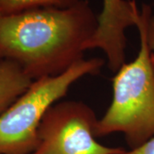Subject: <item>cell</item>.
Segmentation results:
<instances>
[{"instance_id": "cell-1", "label": "cell", "mask_w": 154, "mask_h": 154, "mask_svg": "<svg viewBox=\"0 0 154 154\" xmlns=\"http://www.w3.org/2000/svg\"><path fill=\"white\" fill-rule=\"evenodd\" d=\"M97 27L86 0L0 15V61L17 63L33 81L59 75L82 60Z\"/></svg>"}, {"instance_id": "cell-2", "label": "cell", "mask_w": 154, "mask_h": 154, "mask_svg": "<svg viewBox=\"0 0 154 154\" xmlns=\"http://www.w3.org/2000/svg\"><path fill=\"white\" fill-rule=\"evenodd\" d=\"M136 27L140 40L137 57L116 72L111 104L94 128L95 137L122 133L131 149L154 136V56L147 45L144 6Z\"/></svg>"}, {"instance_id": "cell-3", "label": "cell", "mask_w": 154, "mask_h": 154, "mask_svg": "<svg viewBox=\"0 0 154 154\" xmlns=\"http://www.w3.org/2000/svg\"><path fill=\"white\" fill-rule=\"evenodd\" d=\"M103 65L101 58H83L59 75L33 81L0 115V154L32 153L38 146L40 122L50 107L79 79L97 74Z\"/></svg>"}, {"instance_id": "cell-4", "label": "cell", "mask_w": 154, "mask_h": 154, "mask_svg": "<svg viewBox=\"0 0 154 154\" xmlns=\"http://www.w3.org/2000/svg\"><path fill=\"white\" fill-rule=\"evenodd\" d=\"M98 122L92 108L80 101L56 103L46 111L38 130V142L31 154H119L124 150L99 143Z\"/></svg>"}, {"instance_id": "cell-5", "label": "cell", "mask_w": 154, "mask_h": 154, "mask_svg": "<svg viewBox=\"0 0 154 154\" xmlns=\"http://www.w3.org/2000/svg\"><path fill=\"white\" fill-rule=\"evenodd\" d=\"M140 15L134 0H103L98 27L88 49L102 50L111 71L116 72L125 63V32L128 28L137 25Z\"/></svg>"}, {"instance_id": "cell-6", "label": "cell", "mask_w": 154, "mask_h": 154, "mask_svg": "<svg viewBox=\"0 0 154 154\" xmlns=\"http://www.w3.org/2000/svg\"><path fill=\"white\" fill-rule=\"evenodd\" d=\"M33 82L17 63L0 61V115L28 90Z\"/></svg>"}, {"instance_id": "cell-7", "label": "cell", "mask_w": 154, "mask_h": 154, "mask_svg": "<svg viewBox=\"0 0 154 154\" xmlns=\"http://www.w3.org/2000/svg\"><path fill=\"white\" fill-rule=\"evenodd\" d=\"M80 0H0V15L14 14L36 8L66 9Z\"/></svg>"}, {"instance_id": "cell-8", "label": "cell", "mask_w": 154, "mask_h": 154, "mask_svg": "<svg viewBox=\"0 0 154 154\" xmlns=\"http://www.w3.org/2000/svg\"><path fill=\"white\" fill-rule=\"evenodd\" d=\"M146 11V39L150 51L154 56V16L152 14L151 8L144 5Z\"/></svg>"}, {"instance_id": "cell-9", "label": "cell", "mask_w": 154, "mask_h": 154, "mask_svg": "<svg viewBox=\"0 0 154 154\" xmlns=\"http://www.w3.org/2000/svg\"><path fill=\"white\" fill-rule=\"evenodd\" d=\"M119 154H154V136L136 148L130 151L123 150Z\"/></svg>"}]
</instances>
